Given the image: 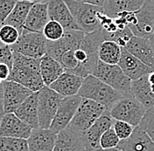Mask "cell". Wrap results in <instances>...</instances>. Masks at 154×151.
<instances>
[{"instance_id":"7402d4cb","label":"cell","mask_w":154,"mask_h":151,"mask_svg":"<svg viewBox=\"0 0 154 151\" xmlns=\"http://www.w3.org/2000/svg\"><path fill=\"white\" fill-rule=\"evenodd\" d=\"M57 136L50 128H33L27 140L29 151H54Z\"/></svg>"},{"instance_id":"7dc6e473","label":"cell","mask_w":154,"mask_h":151,"mask_svg":"<svg viewBox=\"0 0 154 151\" xmlns=\"http://www.w3.org/2000/svg\"><path fill=\"white\" fill-rule=\"evenodd\" d=\"M3 82H4V80H1V79H0V84H2V83H3Z\"/></svg>"},{"instance_id":"d4e9b609","label":"cell","mask_w":154,"mask_h":151,"mask_svg":"<svg viewBox=\"0 0 154 151\" xmlns=\"http://www.w3.org/2000/svg\"><path fill=\"white\" fill-rule=\"evenodd\" d=\"M145 0H105L103 9L110 18L116 17L123 12H135L140 9Z\"/></svg>"},{"instance_id":"e575fe53","label":"cell","mask_w":154,"mask_h":151,"mask_svg":"<svg viewBox=\"0 0 154 151\" xmlns=\"http://www.w3.org/2000/svg\"><path fill=\"white\" fill-rule=\"evenodd\" d=\"M139 127L144 132L147 133V134L154 142V107L147 109L146 113L139 124Z\"/></svg>"},{"instance_id":"9a60e30c","label":"cell","mask_w":154,"mask_h":151,"mask_svg":"<svg viewBox=\"0 0 154 151\" xmlns=\"http://www.w3.org/2000/svg\"><path fill=\"white\" fill-rule=\"evenodd\" d=\"M32 129V127L24 122L14 113H5L0 119V136L28 140Z\"/></svg>"},{"instance_id":"603a6c76","label":"cell","mask_w":154,"mask_h":151,"mask_svg":"<svg viewBox=\"0 0 154 151\" xmlns=\"http://www.w3.org/2000/svg\"><path fill=\"white\" fill-rule=\"evenodd\" d=\"M14 113L32 128H38V92H33L14 111Z\"/></svg>"},{"instance_id":"e0dca14e","label":"cell","mask_w":154,"mask_h":151,"mask_svg":"<svg viewBox=\"0 0 154 151\" xmlns=\"http://www.w3.org/2000/svg\"><path fill=\"white\" fill-rule=\"evenodd\" d=\"M48 4L50 20L59 22L66 31L81 30L65 0H49Z\"/></svg>"},{"instance_id":"d590c367","label":"cell","mask_w":154,"mask_h":151,"mask_svg":"<svg viewBox=\"0 0 154 151\" xmlns=\"http://www.w3.org/2000/svg\"><path fill=\"white\" fill-rule=\"evenodd\" d=\"M112 128H114L115 132L116 133L117 136L120 138V140H125L129 138L134 131L135 127L129 123L115 120L113 123Z\"/></svg>"},{"instance_id":"7a4b0ae2","label":"cell","mask_w":154,"mask_h":151,"mask_svg":"<svg viewBox=\"0 0 154 151\" xmlns=\"http://www.w3.org/2000/svg\"><path fill=\"white\" fill-rule=\"evenodd\" d=\"M103 41L102 28L86 33L80 47L75 51V56L79 63L76 75L86 78L93 74L99 61V48Z\"/></svg>"},{"instance_id":"1f68e13d","label":"cell","mask_w":154,"mask_h":151,"mask_svg":"<svg viewBox=\"0 0 154 151\" xmlns=\"http://www.w3.org/2000/svg\"><path fill=\"white\" fill-rule=\"evenodd\" d=\"M66 30L57 21L49 20L43 30V34L49 41H56L63 37Z\"/></svg>"},{"instance_id":"ffe728a7","label":"cell","mask_w":154,"mask_h":151,"mask_svg":"<svg viewBox=\"0 0 154 151\" xmlns=\"http://www.w3.org/2000/svg\"><path fill=\"white\" fill-rule=\"evenodd\" d=\"M83 81V77L65 72L49 87L62 97L74 96L78 95Z\"/></svg>"},{"instance_id":"83f0119b","label":"cell","mask_w":154,"mask_h":151,"mask_svg":"<svg viewBox=\"0 0 154 151\" xmlns=\"http://www.w3.org/2000/svg\"><path fill=\"white\" fill-rule=\"evenodd\" d=\"M33 2L27 0H19L17 5H15L14 9L11 12L8 18L5 21L4 24L10 25L18 29L20 35L24 31V26L26 20L27 19L29 11L33 5Z\"/></svg>"},{"instance_id":"2e32d148","label":"cell","mask_w":154,"mask_h":151,"mask_svg":"<svg viewBox=\"0 0 154 151\" xmlns=\"http://www.w3.org/2000/svg\"><path fill=\"white\" fill-rule=\"evenodd\" d=\"M118 66L122 68L126 75L131 80H136L143 76L148 75L154 72L152 68L132 55L125 47H122V55Z\"/></svg>"},{"instance_id":"6da1fadb","label":"cell","mask_w":154,"mask_h":151,"mask_svg":"<svg viewBox=\"0 0 154 151\" xmlns=\"http://www.w3.org/2000/svg\"><path fill=\"white\" fill-rule=\"evenodd\" d=\"M40 59L14 52L13 66L7 80L19 83L32 92L40 91L45 86L40 74Z\"/></svg>"},{"instance_id":"d6a6232c","label":"cell","mask_w":154,"mask_h":151,"mask_svg":"<svg viewBox=\"0 0 154 151\" xmlns=\"http://www.w3.org/2000/svg\"><path fill=\"white\" fill-rule=\"evenodd\" d=\"M20 37V32L18 29L12 26L3 24L0 26V42L8 45L13 46Z\"/></svg>"},{"instance_id":"f6af8a7d","label":"cell","mask_w":154,"mask_h":151,"mask_svg":"<svg viewBox=\"0 0 154 151\" xmlns=\"http://www.w3.org/2000/svg\"><path fill=\"white\" fill-rule=\"evenodd\" d=\"M27 1H31L33 3H48L49 0H27Z\"/></svg>"},{"instance_id":"ee69618b","label":"cell","mask_w":154,"mask_h":151,"mask_svg":"<svg viewBox=\"0 0 154 151\" xmlns=\"http://www.w3.org/2000/svg\"><path fill=\"white\" fill-rule=\"evenodd\" d=\"M149 41H150L151 46H152V49H153L154 51V32L152 34V36L149 38Z\"/></svg>"},{"instance_id":"5b68a950","label":"cell","mask_w":154,"mask_h":151,"mask_svg":"<svg viewBox=\"0 0 154 151\" xmlns=\"http://www.w3.org/2000/svg\"><path fill=\"white\" fill-rule=\"evenodd\" d=\"M146 111L147 108L133 95H124L116 101L109 110L115 120L125 122L135 128L139 126Z\"/></svg>"},{"instance_id":"4fadbf2b","label":"cell","mask_w":154,"mask_h":151,"mask_svg":"<svg viewBox=\"0 0 154 151\" xmlns=\"http://www.w3.org/2000/svg\"><path fill=\"white\" fill-rule=\"evenodd\" d=\"M115 119L111 116L109 110H106L88 130L81 134L82 140L87 151L100 149V140L103 134L112 128Z\"/></svg>"},{"instance_id":"f546056e","label":"cell","mask_w":154,"mask_h":151,"mask_svg":"<svg viewBox=\"0 0 154 151\" xmlns=\"http://www.w3.org/2000/svg\"><path fill=\"white\" fill-rule=\"evenodd\" d=\"M0 151H29L28 141L23 138L0 136Z\"/></svg>"},{"instance_id":"f1b7e54d","label":"cell","mask_w":154,"mask_h":151,"mask_svg":"<svg viewBox=\"0 0 154 151\" xmlns=\"http://www.w3.org/2000/svg\"><path fill=\"white\" fill-rule=\"evenodd\" d=\"M122 55V47L114 41L104 40L99 48V59L106 64L118 65Z\"/></svg>"},{"instance_id":"b9f144b4","label":"cell","mask_w":154,"mask_h":151,"mask_svg":"<svg viewBox=\"0 0 154 151\" xmlns=\"http://www.w3.org/2000/svg\"><path fill=\"white\" fill-rule=\"evenodd\" d=\"M92 151H122L120 149H118V148H113V149H102V148H100V149H95V150H92Z\"/></svg>"},{"instance_id":"8d00e7d4","label":"cell","mask_w":154,"mask_h":151,"mask_svg":"<svg viewBox=\"0 0 154 151\" xmlns=\"http://www.w3.org/2000/svg\"><path fill=\"white\" fill-rule=\"evenodd\" d=\"M13 56L14 52L11 47L0 42V63L7 65L11 70L13 66Z\"/></svg>"},{"instance_id":"30bf717a","label":"cell","mask_w":154,"mask_h":151,"mask_svg":"<svg viewBox=\"0 0 154 151\" xmlns=\"http://www.w3.org/2000/svg\"><path fill=\"white\" fill-rule=\"evenodd\" d=\"M48 39L43 32H33L24 31L19 40L13 46H11L14 52L25 56L41 59L47 54Z\"/></svg>"},{"instance_id":"7bdbcfd3","label":"cell","mask_w":154,"mask_h":151,"mask_svg":"<svg viewBox=\"0 0 154 151\" xmlns=\"http://www.w3.org/2000/svg\"><path fill=\"white\" fill-rule=\"evenodd\" d=\"M148 80H149V82L152 85H154V72L151 73L150 74H148Z\"/></svg>"},{"instance_id":"c3c4849f","label":"cell","mask_w":154,"mask_h":151,"mask_svg":"<svg viewBox=\"0 0 154 151\" xmlns=\"http://www.w3.org/2000/svg\"><path fill=\"white\" fill-rule=\"evenodd\" d=\"M0 26H1V25H0Z\"/></svg>"},{"instance_id":"277c9868","label":"cell","mask_w":154,"mask_h":151,"mask_svg":"<svg viewBox=\"0 0 154 151\" xmlns=\"http://www.w3.org/2000/svg\"><path fill=\"white\" fill-rule=\"evenodd\" d=\"M78 26L86 33H91L102 28L99 14L103 7L81 3L75 0H65Z\"/></svg>"},{"instance_id":"d6986e66","label":"cell","mask_w":154,"mask_h":151,"mask_svg":"<svg viewBox=\"0 0 154 151\" xmlns=\"http://www.w3.org/2000/svg\"><path fill=\"white\" fill-rule=\"evenodd\" d=\"M49 20L48 3H34L26 20L24 31L42 32Z\"/></svg>"},{"instance_id":"60d3db41","label":"cell","mask_w":154,"mask_h":151,"mask_svg":"<svg viewBox=\"0 0 154 151\" xmlns=\"http://www.w3.org/2000/svg\"><path fill=\"white\" fill-rule=\"evenodd\" d=\"M75 1L81 2V3H84V4H88V5H96V6L103 7L105 0H75Z\"/></svg>"},{"instance_id":"8fae6325","label":"cell","mask_w":154,"mask_h":151,"mask_svg":"<svg viewBox=\"0 0 154 151\" xmlns=\"http://www.w3.org/2000/svg\"><path fill=\"white\" fill-rule=\"evenodd\" d=\"M82 98L79 95L64 97L59 105L56 114L50 126V129L55 134H59L67 128L75 117Z\"/></svg>"},{"instance_id":"3957f363","label":"cell","mask_w":154,"mask_h":151,"mask_svg":"<svg viewBox=\"0 0 154 151\" xmlns=\"http://www.w3.org/2000/svg\"><path fill=\"white\" fill-rule=\"evenodd\" d=\"M77 95L102 104L108 110H110L116 101L124 96L123 94L92 74L84 78Z\"/></svg>"},{"instance_id":"ac0fdd59","label":"cell","mask_w":154,"mask_h":151,"mask_svg":"<svg viewBox=\"0 0 154 151\" xmlns=\"http://www.w3.org/2000/svg\"><path fill=\"white\" fill-rule=\"evenodd\" d=\"M122 151H154V142L147 133L139 127H136L132 134L121 140L116 147Z\"/></svg>"},{"instance_id":"f35d334b","label":"cell","mask_w":154,"mask_h":151,"mask_svg":"<svg viewBox=\"0 0 154 151\" xmlns=\"http://www.w3.org/2000/svg\"><path fill=\"white\" fill-rule=\"evenodd\" d=\"M11 74V68L7 65L0 63V79L2 80H7Z\"/></svg>"},{"instance_id":"74e56055","label":"cell","mask_w":154,"mask_h":151,"mask_svg":"<svg viewBox=\"0 0 154 151\" xmlns=\"http://www.w3.org/2000/svg\"><path fill=\"white\" fill-rule=\"evenodd\" d=\"M19 0H0V25L2 26Z\"/></svg>"},{"instance_id":"8992f818","label":"cell","mask_w":154,"mask_h":151,"mask_svg":"<svg viewBox=\"0 0 154 151\" xmlns=\"http://www.w3.org/2000/svg\"><path fill=\"white\" fill-rule=\"evenodd\" d=\"M92 75L96 76L124 95H133L131 92L132 80L118 65L106 64L99 59Z\"/></svg>"},{"instance_id":"4316f807","label":"cell","mask_w":154,"mask_h":151,"mask_svg":"<svg viewBox=\"0 0 154 151\" xmlns=\"http://www.w3.org/2000/svg\"><path fill=\"white\" fill-rule=\"evenodd\" d=\"M131 92L135 98L144 105L147 109L154 107V93L152 92L151 83L149 82L148 75L132 80Z\"/></svg>"},{"instance_id":"9c48e42d","label":"cell","mask_w":154,"mask_h":151,"mask_svg":"<svg viewBox=\"0 0 154 151\" xmlns=\"http://www.w3.org/2000/svg\"><path fill=\"white\" fill-rule=\"evenodd\" d=\"M64 97L51 89L44 86L38 92V114L39 128L48 129L56 114L61 100Z\"/></svg>"},{"instance_id":"ab89813d","label":"cell","mask_w":154,"mask_h":151,"mask_svg":"<svg viewBox=\"0 0 154 151\" xmlns=\"http://www.w3.org/2000/svg\"><path fill=\"white\" fill-rule=\"evenodd\" d=\"M3 83L0 84V119L5 114V104H4V84Z\"/></svg>"},{"instance_id":"4dcf8cb0","label":"cell","mask_w":154,"mask_h":151,"mask_svg":"<svg viewBox=\"0 0 154 151\" xmlns=\"http://www.w3.org/2000/svg\"><path fill=\"white\" fill-rule=\"evenodd\" d=\"M132 36H134V35L129 26H126L124 29H118L116 32L110 33V34L103 33L104 40L114 41L116 44H118L121 47H125L127 43L130 41L131 38H132Z\"/></svg>"},{"instance_id":"7c38bea8","label":"cell","mask_w":154,"mask_h":151,"mask_svg":"<svg viewBox=\"0 0 154 151\" xmlns=\"http://www.w3.org/2000/svg\"><path fill=\"white\" fill-rule=\"evenodd\" d=\"M85 35L86 32L82 30L66 31L63 37L59 40H48L47 54L59 61L64 53L70 50H76L80 47Z\"/></svg>"},{"instance_id":"836d02e7","label":"cell","mask_w":154,"mask_h":151,"mask_svg":"<svg viewBox=\"0 0 154 151\" xmlns=\"http://www.w3.org/2000/svg\"><path fill=\"white\" fill-rule=\"evenodd\" d=\"M120 138L117 136L113 128L107 130L100 140V146L102 149H113L116 148L120 142Z\"/></svg>"},{"instance_id":"52a82bcc","label":"cell","mask_w":154,"mask_h":151,"mask_svg":"<svg viewBox=\"0 0 154 151\" xmlns=\"http://www.w3.org/2000/svg\"><path fill=\"white\" fill-rule=\"evenodd\" d=\"M126 19L134 36L149 39L154 32V5L150 0H145L138 11L126 12Z\"/></svg>"},{"instance_id":"5bb4252c","label":"cell","mask_w":154,"mask_h":151,"mask_svg":"<svg viewBox=\"0 0 154 151\" xmlns=\"http://www.w3.org/2000/svg\"><path fill=\"white\" fill-rule=\"evenodd\" d=\"M4 104L5 113H14L33 92L23 85L11 80L4 81Z\"/></svg>"},{"instance_id":"484cf974","label":"cell","mask_w":154,"mask_h":151,"mask_svg":"<svg viewBox=\"0 0 154 151\" xmlns=\"http://www.w3.org/2000/svg\"><path fill=\"white\" fill-rule=\"evenodd\" d=\"M65 73L61 64L48 54L43 56L40 59V74L44 84L46 86H50L60 76Z\"/></svg>"},{"instance_id":"cb8c5ba5","label":"cell","mask_w":154,"mask_h":151,"mask_svg":"<svg viewBox=\"0 0 154 151\" xmlns=\"http://www.w3.org/2000/svg\"><path fill=\"white\" fill-rule=\"evenodd\" d=\"M54 151H87L81 134L67 128L58 134Z\"/></svg>"},{"instance_id":"ba28073f","label":"cell","mask_w":154,"mask_h":151,"mask_svg":"<svg viewBox=\"0 0 154 151\" xmlns=\"http://www.w3.org/2000/svg\"><path fill=\"white\" fill-rule=\"evenodd\" d=\"M106 110L107 108L102 104L93 100L82 98V103L68 128L78 134H82L96 122Z\"/></svg>"},{"instance_id":"bcb514c9","label":"cell","mask_w":154,"mask_h":151,"mask_svg":"<svg viewBox=\"0 0 154 151\" xmlns=\"http://www.w3.org/2000/svg\"><path fill=\"white\" fill-rule=\"evenodd\" d=\"M150 1H151V3H152V4L154 5V0H150Z\"/></svg>"},{"instance_id":"44dd1931","label":"cell","mask_w":154,"mask_h":151,"mask_svg":"<svg viewBox=\"0 0 154 151\" xmlns=\"http://www.w3.org/2000/svg\"><path fill=\"white\" fill-rule=\"evenodd\" d=\"M125 48L154 71V51L149 39L132 36Z\"/></svg>"}]
</instances>
